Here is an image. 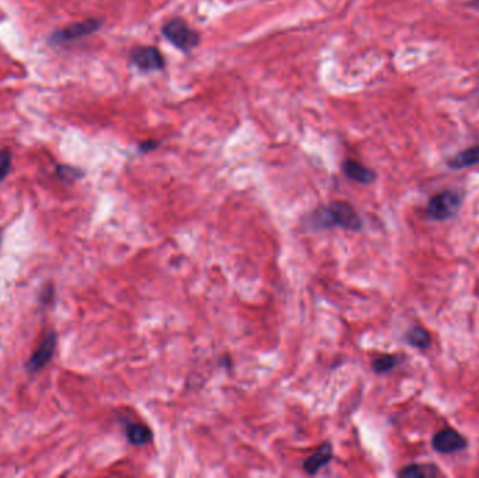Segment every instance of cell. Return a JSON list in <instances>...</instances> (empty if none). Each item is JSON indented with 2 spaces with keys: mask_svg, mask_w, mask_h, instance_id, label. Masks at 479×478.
<instances>
[{
  "mask_svg": "<svg viewBox=\"0 0 479 478\" xmlns=\"http://www.w3.org/2000/svg\"><path fill=\"white\" fill-rule=\"evenodd\" d=\"M313 220L319 229L342 227L345 230L359 232L363 227L359 213L355 211L352 205L342 201H335L326 207L319 208L314 213Z\"/></svg>",
  "mask_w": 479,
  "mask_h": 478,
  "instance_id": "6da1fadb",
  "label": "cell"
},
{
  "mask_svg": "<svg viewBox=\"0 0 479 478\" xmlns=\"http://www.w3.org/2000/svg\"><path fill=\"white\" fill-rule=\"evenodd\" d=\"M464 202V191L461 190H444L433 195L427 205L425 214L429 220L446 222L457 216Z\"/></svg>",
  "mask_w": 479,
  "mask_h": 478,
  "instance_id": "7a4b0ae2",
  "label": "cell"
},
{
  "mask_svg": "<svg viewBox=\"0 0 479 478\" xmlns=\"http://www.w3.org/2000/svg\"><path fill=\"white\" fill-rule=\"evenodd\" d=\"M161 34L168 43L182 53H191L201 44V34L180 17L168 20L161 27Z\"/></svg>",
  "mask_w": 479,
  "mask_h": 478,
  "instance_id": "3957f363",
  "label": "cell"
},
{
  "mask_svg": "<svg viewBox=\"0 0 479 478\" xmlns=\"http://www.w3.org/2000/svg\"><path fill=\"white\" fill-rule=\"evenodd\" d=\"M103 27V21L100 18H87L83 21L72 23L66 27H62L59 30H55L48 37V44L51 47L63 45L67 43H73L76 40L89 37L94 33H97Z\"/></svg>",
  "mask_w": 479,
  "mask_h": 478,
  "instance_id": "277c9868",
  "label": "cell"
},
{
  "mask_svg": "<svg viewBox=\"0 0 479 478\" xmlns=\"http://www.w3.org/2000/svg\"><path fill=\"white\" fill-rule=\"evenodd\" d=\"M431 447L439 455H453L468 447V439L453 428H444L431 438Z\"/></svg>",
  "mask_w": 479,
  "mask_h": 478,
  "instance_id": "5b68a950",
  "label": "cell"
},
{
  "mask_svg": "<svg viewBox=\"0 0 479 478\" xmlns=\"http://www.w3.org/2000/svg\"><path fill=\"white\" fill-rule=\"evenodd\" d=\"M129 60L141 72H159L165 66V59L159 48L152 45H136L129 53Z\"/></svg>",
  "mask_w": 479,
  "mask_h": 478,
  "instance_id": "8992f818",
  "label": "cell"
},
{
  "mask_svg": "<svg viewBox=\"0 0 479 478\" xmlns=\"http://www.w3.org/2000/svg\"><path fill=\"white\" fill-rule=\"evenodd\" d=\"M56 334L55 332H50L41 342V345L38 347V349L31 355V358L27 362V369L30 373H37L43 371L50 361L53 359V352L56 348Z\"/></svg>",
  "mask_w": 479,
  "mask_h": 478,
  "instance_id": "52a82bcc",
  "label": "cell"
},
{
  "mask_svg": "<svg viewBox=\"0 0 479 478\" xmlns=\"http://www.w3.org/2000/svg\"><path fill=\"white\" fill-rule=\"evenodd\" d=\"M342 170L348 178L363 185H370L377 180V173L374 170L356 160H345Z\"/></svg>",
  "mask_w": 479,
  "mask_h": 478,
  "instance_id": "ba28073f",
  "label": "cell"
},
{
  "mask_svg": "<svg viewBox=\"0 0 479 478\" xmlns=\"http://www.w3.org/2000/svg\"><path fill=\"white\" fill-rule=\"evenodd\" d=\"M401 478H436L441 476L439 466L433 463H414L405 466L397 474Z\"/></svg>",
  "mask_w": 479,
  "mask_h": 478,
  "instance_id": "9c48e42d",
  "label": "cell"
},
{
  "mask_svg": "<svg viewBox=\"0 0 479 478\" xmlns=\"http://www.w3.org/2000/svg\"><path fill=\"white\" fill-rule=\"evenodd\" d=\"M479 164V145H474L471 148H467L453 158L447 160V165L451 170H463L468 167H474Z\"/></svg>",
  "mask_w": 479,
  "mask_h": 478,
  "instance_id": "30bf717a",
  "label": "cell"
},
{
  "mask_svg": "<svg viewBox=\"0 0 479 478\" xmlns=\"http://www.w3.org/2000/svg\"><path fill=\"white\" fill-rule=\"evenodd\" d=\"M331 459H332V446L329 443H324V445L319 446V450L312 457H309L304 462L303 467H304L306 473L314 476L325 465H328L331 462Z\"/></svg>",
  "mask_w": 479,
  "mask_h": 478,
  "instance_id": "8fae6325",
  "label": "cell"
},
{
  "mask_svg": "<svg viewBox=\"0 0 479 478\" xmlns=\"http://www.w3.org/2000/svg\"><path fill=\"white\" fill-rule=\"evenodd\" d=\"M404 340L409 347L417 349H427L431 345L430 332L421 325L409 327L404 335Z\"/></svg>",
  "mask_w": 479,
  "mask_h": 478,
  "instance_id": "7c38bea8",
  "label": "cell"
},
{
  "mask_svg": "<svg viewBox=\"0 0 479 478\" xmlns=\"http://www.w3.org/2000/svg\"><path fill=\"white\" fill-rule=\"evenodd\" d=\"M126 436L128 440L135 446L148 445L153 438L152 430L143 424H129L126 426Z\"/></svg>",
  "mask_w": 479,
  "mask_h": 478,
  "instance_id": "4fadbf2b",
  "label": "cell"
},
{
  "mask_svg": "<svg viewBox=\"0 0 479 478\" xmlns=\"http://www.w3.org/2000/svg\"><path fill=\"white\" fill-rule=\"evenodd\" d=\"M401 361H402V358L397 354H384V355L373 359L372 369L377 374H382V373L390 372V371L395 369L400 365Z\"/></svg>",
  "mask_w": 479,
  "mask_h": 478,
  "instance_id": "5bb4252c",
  "label": "cell"
},
{
  "mask_svg": "<svg viewBox=\"0 0 479 478\" xmlns=\"http://www.w3.org/2000/svg\"><path fill=\"white\" fill-rule=\"evenodd\" d=\"M56 175L65 183H75L84 177V171L69 164H59L56 165Z\"/></svg>",
  "mask_w": 479,
  "mask_h": 478,
  "instance_id": "9a60e30c",
  "label": "cell"
},
{
  "mask_svg": "<svg viewBox=\"0 0 479 478\" xmlns=\"http://www.w3.org/2000/svg\"><path fill=\"white\" fill-rule=\"evenodd\" d=\"M11 163H13V153L10 149H1L0 151V183L9 175L11 170Z\"/></svg>",
  "mask_w": 479,
  "mask_h": 478,
  "instance_id": "2e32d148",
  "label": "cell"
},
{
  "mask_svg": "<svg viewBox=\"0 0 479 478\" xmlns=\"http://www.w3.org/2000/svg\"><path fill=\"white\" fill-rule=\"evenodd\" d=\"M160 142L155 141V139H148V141H143L141 145H139V151L141 153H150V152H155L159 149Z\"/></svg>",
  "mask_w": 479,
  "mask_h": 478,
  "instance_id": "e0dca14e",
  "label": "cell"
},
{
  "mask_svg": "<svg viewBox=\"0 0 479 478\" xmlns=\"http://www.w3.org/2000/svg\"><path fill=\"white\" fill-rule=\"evenodd\" d=\"M53 289L50 286V288H47V289H44V292H43V296H41V300L45 303V302H48V300H53Z\"/></svg>",
  "mask_w": 479,
  "mask_h": 478,
  "instance_id": "ac0fdd59",
  "label": "cell"
},
{
  "mask_svg": "<svg viewBox=\"0 0 479 478\" xmlns=\"http://www.w3.org/2000/svg\"><path fill=\"white\" fill-rule=\"evenodd\" d=\"M0 243H1V234H0Z\"/></svg>",
  "mask_w": 479,
  "mask_h": 478,
  "instance_id": "d6986e66",
  "label": "cell"
}]
</instances>
